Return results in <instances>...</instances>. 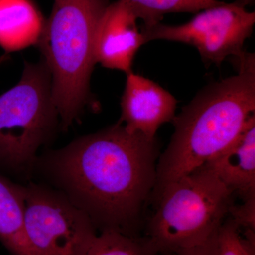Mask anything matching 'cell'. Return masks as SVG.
<instances>
[{"label":"cell","mask_w":255,"mask_h":255,"mask_svg":"<svg viewBox=\"0 0 255 255\" xmlns=\"http://www.w3.org/2000/svg\"><path fill=\"white\" fill-rule=\"evenodd\" d=\"M242 1H245V2L247 4H253V1H254V0H242Z\"/></svg>","instance_id":"cell-18"},{"label":"cell","mask_w":255,"mask_h":255,"mask_svg":"<svg viewBox=\"0 0 255 255\" xmlns=\"http://www.w3.org/2000/svg\"><path fill=\"white\" fill-rule=\"evenodd\" d=\"M110 0H54L38 44L51 76L52 95L63 130L94 105L90 80L97 26Z\"/></svg>","instance_id":"cell-3"},{"label":"cell","mask_w":255,"mask_h":255,"mask_svg":"<svg viewBox=\"0 0 255 255\" xmlns=\"http://www.w3.org/2000/svg\"><path fill=\"white\" fill-rule=\"evenodd\" d=\"M23 187L25 229L40 255H86L98 236L87 215L54 188Z\"/></svg>","instance_id":"cell-7"},{"label":"cell","mask_w":255,"mask_h":255,"mask_svg":"<svg viewBox=\"0 0 255 255\" xmlns=\"http://www.w3.org/2000/svg\"><path fill=\"white\" fill-rule=\"evenodd\" d=\"M228 216L243 232L255 233V198L243 201L241 205L233 204Z\"/></svg>","instance_id":"cell-16"},{"label":"cell","mask_w":255,"mask_h":255,"mask_svg":"<svg viewBox=\"0 0 255 255\" xmlns=\"http://www.w3.org/2000/svg\"><path fill=\"white\" fill-rule=\"evenodd\" d=\"M217 239L219 255H255V233H243L231 218L220 226Z\"/></svg>","instance_id":"cell-15"},{"label":"cell","mask_w":255,"mask_h":255,"mask_svg":"<svg viewBox=\"0 0 255 255\" xmlns=\"http://www.w3.org/2000/svg\"><path fill=\"white\" fill-rule=\"evenodd\" d=\"M0 243L11 255H41L24 226L23 187L0 174Z\"/></svg>","instance_id":"cell-12"},{"label":"cell","mask_w":255,"mask_h":255,"mask_svg":"<svg viewBox=\"0 0 255 255\" xmlns=\"http://www.w3.org/2000/svg\"><path fill=\"white\" fill-rule=\"evenodd\" d=\"M138 20H142L141 15L128 0H117L108 5L96 31V63L127 75L132 73L135 55L146 43Z\"/></svg>","instance_id":"cell-8"},{"label":"cell","mask_w":255,"mask_h":255,"mask_svg":"<svg viewBox=\"0 0 255 255\" xmlns=\"http://www.w3.org/2000/svg\"><path fill=\"white\" fill-rule=\"evenodd\" d=\"M248 6L242 0L223 2L201 10L183 24L159 22L140 28L146 43L153 40L186 43L197 49L206 65L220 66L228 58H238L246 52L245 42L255 24V12L248 11Z\"/></svg>","instance_id":"cell-6"},{"label":"cell","mask_w":255,"mask_h":255,"mask_svg":"<svg viewBox=\"0 0 255 255\" xmlns=\"http://www.w3.org/2000/svg\"><path fill=\"white\" fill-rule=\"evenodd\" d=\"M204 165L243 201L255 198V118L228 148Z\"/></svg>","instance_id":"cell-10"},{"label":"cell","mask_w":255,"mask_h":255,"mask_svg":"<svg viewBox=\"0 0 255 255\" xmlns=\"http://www.w3.org/2000/svg\"><path fill=\"white\" fill-rule=\"evenodd\" d=\"M86 255H158L147 238L130 237L122 233H100Z\"/></svg>","instance_id":"cell-14"},{"label":"cell","mask_w":255,"mask_h":255,"mask_svg":"<svg viewBox=\"0 0 255 255\" xmlns=\"http://www.w3.org/2000/svg\"><path fill=\"white\" fill-rule=\"evenodd\" d=\"M232 60L236 75L204 87L174 117V132L158 158L150 201L228 148L255 118V54L245 52Z\"/></svg>","instance_id":"cell-2"},{"label":"cell","mask_w":255,"mask_h":255,"mask_svg":"<svg viewBox=\"0 0 255 255\" xmlns=\"http://www.w3.org/2000/svg\"><path fill=\"white\" fill-rule=\"evenodd\" d=\"M141 15L144 25L161 22L169 13H198L222 4L219 0H128Z\"/></svg>","instance_id":"cell-13"},{"label":"cell","mask_w":255,"mask_h":255,"mask_svg":"<svg viewBox=\"0 0 255 255\" xmlns=\"http://www.w3.org/2000/svg\"><path fill=\"white\" fill-rule=\"evenodd\" d=\"M218 231L200 244L183 249L177 255H219Z\"/></svg>","instance_id":"cell-17"},{"label":"cell","mask_w":255,"mask_h":255,"mask_svg":"<svg viewBox=\"0 0 255 255\" xmlns=\"http://www.w3.org/2000/svg\"><path fill=\"white\" fill-rule=\"evenodd\" d=\"M60 126L44 61L25 63L17 85L0 96V171L28 177Z\"/></svg>","instance_id":"cell-5"},{"label":"cell","mask_w":255,"mask_h":255,"mask_svg":"<svg viewBox=\"0 0 255 255\" xmlns=\"http://www.w3.org/2000/svg\"><path fill=\"white\" fill-rule=\"evenodd\" d=\"M44 23L31 0H0V47L6 53L38 44Z\"/></svg>","instance_id":"cell-11"},{"label":"cell","mask_w":255,"mask_h":255,"mask_svg":"<svg viewBox=\"0 0 255 255\" xmlns=\"http://www.w3.org/2000/svg\"><path fill=\"white\" fill-rule=\"evenodd\" d=\"M159 150L156 137L128 131L117 122L38 157L34 170L85 212L97 231L141 237Z\"/></svg>","instance_id":"cell-1"},{"label":"cell","mask_w":255,"mask_h":255,"mask_svg":"<svg viewBox=\"0 0 255 255\" xmlns=\"http://www.w3.org/2000/svg\"><path fill=\"white\" fill-rule=\"evenodd\" d=\"M235 194L205 165L179 178L152 200L155 210L142 236L161 255L209 239L219 231L234 204Z\"/></svg>","instance_id":"cell-4"},{"label":"cell","mask_w":255,"mask_h":255,"mask_svg":"<svg viewBox=\"0 0 255 255\" xmlns=\"http://www.w3.org/2000/svg\"><path fill=\"white\" fill-rule=\"evenodd\" d=\"M177 101L158 84L133 73L127 74L119 123L128 131L156 137L161 126L172 122Z\"/></svg>","instance_id":"cell-9"}]
</instances>
